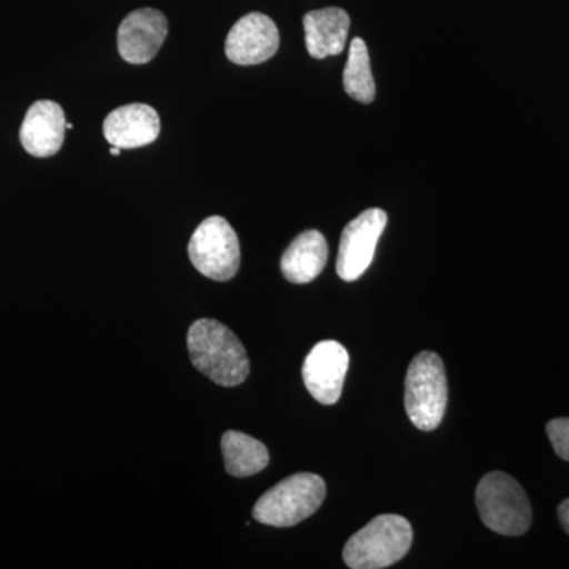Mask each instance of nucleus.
Masks as SVG:
<instances>
[{
  "mask_svg": "<svg viewBox=\"0 0 569 569\" xmlns=\"http://www.w3.org/2000/svg\"><path fill=\"white\" fill-rule=\"evenodd\" d=\"M343 86L351 99L356 102L369 104L376 99V81L370 69L369 50L362 39H355L350 44L346 71H343Z\"/></svg>",
  "mask_w": 569,
  "mask_h": 569,
  "instance_id": "nucleus-16",
  "label": "nucleus"
},
{
  "mask_svg": "<svg viewBox=\"0 0 569 569\" xmlns=\"http://www.w3.org/2000/svg\"><path fill=\"white\" fill-rule=\"evenodd\" d=\"M224 470L234 478H247L263 471L269 463L268 448L247 433L228 430L222 437Z\"/></svg>",
  "mask_w": 569,
  "mask_h": 569,
  "instance_id": "nucleus-15",
  "label": "nucleus"
},
{
  "mask_svg": "<svg viewBox=\"0 0 569 569\" xmlns=\"http://www.w3.org/2000/svg\"><path fill=\"white\" fill-rule=\"evenodd\" d=\"M477 507L488 529L505 537H520L531 526L529 497L515 478L492 471L479 481Z\"/></svg>",
  "mask_w": 569,
  "mask_h": 569,
  "instance_id": "nucleus-5",
  "label": "nucleus"
},
{
  "mask_svg": "<svg viewBox=\"0 0 569 569\" xmlns=\"http://www.w3.org/2000/svg\"><path fill=\"white\" fill-rule=\"evenodd\" d=\"M350 17L346 10L329 7L313 10L305 17L306 47L316 59L340 54L346 50Z\"/></svg>",
  "mask_w": 569,
  "mask_h": 569,
  "instance_id": "nucleus-13",
  "label": "nucleus"
},
{
  "mask_svg": "<svg viewBox=\"0 0 569 569\" xmlns=\"http://www.w3.org/2000/svg\"><path fill=\"white\" fill-rule=\"evenodd\" d=\"M546 430L556 455L569 462V418L552 419Z\"/></svg>",
  "mask_w": 569,
  "mask_h": 569,
  "instance_id": "nucleus-17",
  "label": "nucleus"
},
{
  "mask_svg": "<svg viewBox=\"0 0 569 569\" xmlns=\"http://www.w3.org/2000/svg\"><path fill=\"white\" fill-rule=\"evenodd\" d=\"M448 380L440 356L422 351L415 356L406 378V410L411 425L432 432L443 421Z\"/></svg>",
  "mask_w": 569,
  "mask_h": 569,
  "instance_id": "nucleus-3",
  "label": "nucleus"
},
{
  "mask_svg": "<svg viewBox=\"0 0 569 569\" xmlns=\"http://www.w3.org/2000/svg\"><path fill=\"white\" fill-rule=\"evenodd\" d=\"M168 36V21L162 11L140 9L127 14L118 31V50L129 63L151 62Z\"/></svg>",
  "mask_w": 569,
  "mask_h": 569,
  "instance_id": "nucleus-10",
  "label": "nucleus"
},
{
  "mask_svg": "<svg viewBox=\"0 0 569 569\" xmlns=\"http://www.w3.org/2000/svg\"><path fill=\"white\" fill-rule=\"evenodd\" d=\"M328 242L320 231H305L284 250L280 269L288 282L305 284L316 280L328 263Z\"/></svg>",
  "mask_w": 569,
  "mask_h": 569,
  "instance_id": "nucleus-14",
  "label": "nucleus"
},
{
  "mask_svg": "<svg viewBox=\"0 0 569 569\" xmlns=\"http://www.w3.org/2000/svg\"><path fill=\"white\" fill-rule=\"evenodd\" d=\"M413 529L402 516H378L348 539L343 560L351 569H383L407 556Z\"/></svg>",
  "mask_w": 569,
  "mask_h": 569,
  "instance_id": "nucleus-2",
  "label": "nucleus"
},
{
  "mask_svg": "<svg viewBox=\"0 0 569 569\" xmlns=\"http://www.w3.org/2000/svg\"><path fill=\"white\" fill-rule=\"evenodd\" d=\"M350 367V355L342 343L323 340L307 355L302 378L307 391L317 402L335 406L342 396L343 383Z\"/></svg>",
  "mask_w": 569,
  "mask_h": 569,
  "instance_id": "nucleus-8",
  "label": "nucleus"
},
{
  "mask_svg": "<svg viewBox=\"0 0 569 569\" xmlns=\"http://www.w3.org/2000/svg\"><path fill=\"white\" fill-rule=\"evenodd\" d=\"M111 153L112 156H119V153H121V149L116 148V146H111Z\"/></svg>",
  "mask_w": 569,
  "mask_h": 569,
  "instance_id": "nucleus-19",
  "label": "nucleus"
},
{
  "mask_svg": "<svg viewBox=\"0 0 569 569\" xmlns=\"http://www.w3.org/2000/svg\"><path fill=\"white\" fill-rule=\"evenodd\" d=\"M189 257L198 272L217 282H227L238 274L241 264L238 234L223 217H209L194 230Z\"/></svg>",
  "mask_w": 569,
  "mask_h": 569,
  "instance_id": "nucleus-6",
  "label": "nucleus"
},
{
  "mask_svg": "<svg viewBox=\"0 0 569 569\" xmlns=\"http://www.w3.org/2000/svg\"><path fill=\"white\" fill-rule=\"evenodd\" d=\"M66 112L61 104L51 100H39L26 112L20 130L22 148L31 156H56L61 151L66 138Z\"/></svg>",
  "mask_w": 569,
  "mask_h": 569,
  "instance_id": "nucleus-11",
  "label": "nucleus"
},
{
  "mask_svg": "<svg viewBox=\"0 0 569 569\" xmlns=\"http://www.w3.org/2000/svg\"><path fill=\"white\" fill-rule=\"evenodd\" d=\"M559 519L565 531L569 535V498L559 507Z\"/></svg>",
  "mask_w": 569,
  "mask_h": 569,
  "instance_id": "nucleus-18",
  "label": "nucleus"
},
{
  "mask_svg": "<svg viewBox=\"0 0 569 569\" xmlns=\"http://www.w3.org/2000/svg\"><path fill=\"white\" fill-rule=\"evenodd\" d=\"M103 133L119 149L151 144L160 134L159 112L144 103L123 104L104 119Z\"/></svg>",
  "mask_w": 569,
  "mask_h": 569,
  "instance_id": "nucleus-12",
  "label": "nucleus"
},
{
  "mask_svg": "<svg viewBox=\"0 0 569 569\" xmlns=\"http://www.w3.org/2000/svg\"><path fill=\"white\" fill-rule=\"evenodd\" d=\"M326 497L325 479L316 473H296L260 497L253 518L264 526L293 527L316 515Z\"/></svg>",
  "mask_w": 569,
  "mask_h": 569,
  "instance_id": "nucleus-4",
  "label": "nucleus"
},
{
  "mask_svg": "<svg viewBox=\"0 0 569 569\" xmlns=\"http://www.w3.org/2000/svg\"><path fill=\"white\" fill-rule=\"evenodd\" d=\"M194 369L220 387H238L250 373L249 356L241 340L217 320L194 321L187 335Z\"/></svg>",
  "mask_w": 569,
  "mask_h": 569,
  "instance_id": "nucleus-1",
  "label": "nucleus"
},
{
  "mask_svg": "<svg viewBox=\"0 0 569 569\" xmlns=\"http://www.w3.org/2000/svg\"><path fill=\"white\" fill-rule=\"evenodd\" d=\"M279 44L276 22L263 13H249L231 28L224 41V52L238 66H257L269 61Z\"/></svg>",
  "mask_w": 569,
  "mask_h": 569,
  "instance_id": "nucleus-9",
  "label": "nucleus"
},
{
  "mask_svg": "<svg viewBox=\"0 0 569 569\" xmlns=\"http://www.w3.org/2000/svg\"><path fill=\"white\" fill-rule=\"evenodd\" d=\"M383 209L372 208L359 213L347 224L340 238L337 274L346 282H355L365 274L376 257L378 241L387 228Z\"/></svg>",
  "mask_w": 569,
  "mask_h": 569,
  "instance_id": "nucleus-7",
  "label": "nucleus"
}]
</instances>
